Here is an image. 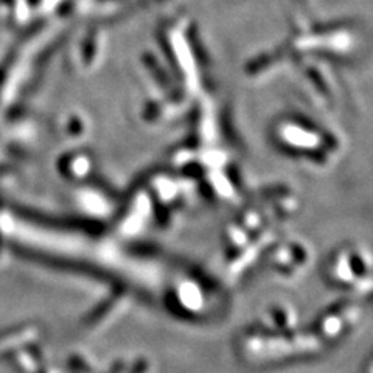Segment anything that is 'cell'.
Returning a JSON list of instances; mask_svg holds the SVG:
<instances>
[]
</instances>
